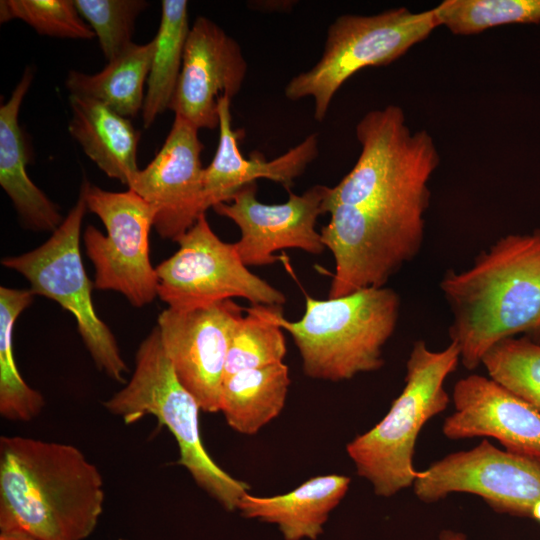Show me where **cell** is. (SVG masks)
I'll use <instances>...</instances> for the list:
<instances>
[{"instance_id": "4316f807", "label": "cell", "mask_w": 540, "mask_h": 540, "mask_svg": "<svg viewBox=\"0 0 540 540\" xmlns=\"http://www.w3.org/2000/svg\"><path fill=\"white\" fill-rule=\"evenodd\" d=\"M435 9L440 25L461 36L505 24L540 22V0H445Z\"/></svg>"}, {"instance_id": "ba28073f", "label": "cell", "mask_w": 540, "mask_h": 540, "mask_svg": "<svg viewBox=\"0 0 540 540\" xmlns=\"http://www.w3.org/2000/svg\"><path fill=\"white\" fill-rule=\"evenodd\" d=\"M88 210L83 193L51 237L39 247L1 260L24 276L34 295L45 296L73 314L78 332L98 370L120 383L128 367L109 327L98 317L80 252L82 221Z\"/></svg>"}, {"instance_id": "d4e9b609", "label": "cell", "mask_w": 540, "mask_h": 540, "mask_svg": "<svg viewBox=\"0 0 540 540\" xmlns=\"http://www.w3.org/2000/svg\"><path fill=\"white\" fill-rule=\"evenodd\" d=\"M280 309L278 305L245 308L229 345L223 379L242 370L283 362L286 340L275 319Z\"/></svg>"}, {"instance_id": "d6a6232c", "label": "cell", "mask_w": 540, "mask_h": 540, "mask_svg": "<svg viewBox=\"0 0 540 540\" xmlns=\"http://www.w3.org/2000/svg\"><path fill=\"white\" fill-rule=\"evenodd\" d=\"M119 540H126V539H119Z\"/></svg>"}, {"instance_id": "5bb4252c", "label": "cell", "mask_w": 540, "mask_h": 540, "mask_svg": "<svg viewBox=\"0 0 540 540\" xmlns=\"http://www.w3.org/2000/svg\"><path fill=\"white\" fill-rule=\"evenodd\" d=\"M198 130L175 115L164 144L154 159L139 170L128 188L155 211L154 225L161 238L177 242L208 209Z\"/></svg>"}, {"instance_id": "30bf717a", "label": "cell", "mask_w": 540, "mask_h": 540, "mask_svg": "<svg viewBox=\"0 0 540 540\" xmlns=\"http://www.w3.org/2000/svg\"><path fill=\"white\" fill-rule=\"evenodd\" d=\"M177 243L179 249L155 268L157 296L168 308L189 311L233 297L252 305L286 303L283 292L249 271L234 243L214 233L206 214Z\"/></svg>"}, {"instance_id": "d6986e66", "label": "cell", "mask_w": 540, "mask_h": 540, "mask_svg": "<svg viewBox=\"0 0 540 540\" xmlns=\"http://www.w3.org/2000/svg\"><path fill=\"white\" fill-rule=\"evenodd\" d=\"M350 482L347 476L330 474L310 478L282 495L258 497L247 492L237 510L245 518L276 524L285 540H316Z\"/></svg>"}, {"instance_id": "4fadbf2b", "label": "cell", "mask_w": 540, "mask_h": 540, "mask_svg": "<svg viewBox=\"0 0 540 540\" xmlns=\"http://www.w3.org/2000/svg\"><path fill=\"white\" fill-rule=\"evenodd\" d=\"M328 189L325 185H314L300 195L288 191L286 202L265 204L257 199L254 182L213 209L239 227L241 237L234 244L243 263L247 267L269 265L278 261L274 255L277 250L295 248L313 255L324 251L321 234L315 226L324 213Z\"/></svg>"}, {"instance_id": "603a6c76", "label": "cell", "mask_w": 540, "mask_h": 540, "mask_svg": "<svg viewBox=\"0 0 540 540\" xmlns=\"http://www.w3.org/2000/svg\"><path fill=\"white\" fill-rule=\"evenodd\" d=\"M189 31L188 2L163 0L142 108L145 128L150 127L157 116L170 107L179 81Z\"/></svg>"}, {"instance_id": "9c48e42d", "label": "cell", "mask_w": 540, "mask_h": 540, "mask_svg": "<svg viewBox=\"0 0 540 540\" xmlns=\"http://www.w3.org/2000/svg\"><path fill=\"white\" fill-rule=\"evenodd\" d=\"M87 208L103 222L107 234L87 226L85 251L95 268L94 287L124 295L135 307L157 296V273L150 261L149 233L155 211L134 191L111 192L88 181L81 187Z\"/></svg>"}, {"instance_id": "83f0119b", "label": "cell", "mask_w": 540, "mask_h": 540, "mask_svg": "<svg viewBox=\"0 0 540 540\" xmlns=\"http://www.w3.org/2000/svg\"><path fill=\"white\" fill-rule=\"evenodd\" d=\"M0 20L20 19L38 34L89 40L96 37L84 22L74 0H5L0 2Z\"/></svg>"}, {"instance_id": "7a4b0ae2", "label": "cell", "mask_w": 540, "mask_h": 540, "mask_svg": "<svg viewBox=\"0 0 540 540\" xmlns=\"http://www.w3.org/2000/svg\"><path fill=\"white\" fill-rule=\"evenodd\" d=\"M103 478L75 446L0 438V532L84 540L103 511Z\"/></svg>"}, {"instance_id": "2e32d148", "label": "cell", "mask_w": 540, "mask_h": 540, "mask_svg": "<svg viewBox=\"0 0 540 540\" xmlns=\"http://www.w3.org/2000/svg\"><path fill=\"white\" fill-rule=\"evenodd\" d=\"M454 411L442 432L450 440L491 437L505 450L540 460V412L491 378L471 374L452 392Z\"/></svg>"}, {"instance_id": "ffe728a7", "label": "cell", "mask_w": 540, "mask_h": 540, "mask_svg": "<svg viewBox=\"0 0 540 540\" xmlns=\"http://www.w3.org/2000/svg\"><path fill=\"white\" fill-rule=\"evenodd\" d=\"M71 136L107 176L129 185L140 170L137 147L140 132L105 104L87 97L69 95Z\"/></svg>"}, {"instance_id": "7402d4cb", "label": "cell", "mask_w": 540, "mask_h": 540, "mask_svg": "<svg viewBox=\"0 0 540 540\" xmlns=\"http://www.w3.org/2000/svg\"><path fill=\"white\" fill-rule=\"evenodd\" d=\"M289 385V369L284 362L239 371L223 379L220 411L235 431L256 434L280 414Z\"/></svg>"}, {"instance_id": "f1b7e54d", "label": "cell", "mask_w": 540, "mask_h": 540, "mask_svg": "<svg viewBox=\"0 0 540 540\" xmlns=\"http://www.w3.org/2000/svg\"><path fill=\"white\" fill-rule=\"evenodd\" d=\"M83 19L92 28L109 61L132 43L135 21L145 10L143 0H74Z\"/></svg>"}, {"instance_id": "8992f818", "label": "cell", "mask_w": 540, "mask_h": 540, "mask_svg": "<svg viewBox=\"0 0 540 540\" xmlns=\"http://www.w3.org/2000/svg\"><path fill=\"white\" fill-rule=\"evenodd\" d=\"M103 404L126 424L135 423L146 415L156 417L178 444L177 463L226 510L237 509L249 486L221 469L202 444L201 408L177 378L163 348L158 326L141 342L130 380Z\"/></svg>"}, {"instance_id": "ac0fdd59", "label": "cell", "mask_w": 540, "mask_h": 540, "mask_svg": "<svg viewBox=\"0 0 540 540\" xmlns=\"http://www.w3.org/2000/svg\"><path fill=\"white\" fill-rule=\"evenodd\" d=\"M32 79V70L26 68L9 99L0 106V185L26 228L54 232L65 218L28 176V148L18 121Z\"/></svg>"}, {"instance_id": "52a82bcc", "label": "cell", "mask_w": 540, "mask_h": 540, "mask_svg": "<svg viewBox=\"0 0 540 540\" xmlns=\"http://www.w3.org/2000/svg\"><path fill=\"white\" fill-rule=\"evenodd\" d=\"M439 26L435 7L420 12L399 7L369 16L343 14L328 27L319 61L292 77L284 94L292 101L311 97L314 118L322 122L339 88L356 72L391 64Z\"/></svg>"}, {"instance_id": "cb8c5ba5", "label": "cell", "mask_w": 540, "mask_h": 540, "mask_svg": "<svg viewBox=\"0 0 540 540\" xmlns=\"http://www.w3.org/2000/svg\"><path fill=\"white\" fill-rule=\"evenodd\" d=\"M33 296L30 289L0 287V414L12 421H31L45 406L42 394L22 378L13 350L15 321Z\"/></svg>"}, {"instance_id": "1f68e13d", "label": "cell", "mask_w": 540, "mask_h": 540, "mask_svg": "<svg viewBox=\"0 0 540 540\" xmlns=\"http://www.w3.org/2000/svg\"><path fill=\"white\" fill-rule=\"evenodd\" d=\"M531 518L540 521V501L533 507Z\"/></svg>"}, {"instance_id": "7c38bea8", "label": "cell", "mask_w": 540, "mask_h": 540, "mask_svg": "<svg viewBox=\"0 0 540 540\" xmlns=\"http://www.w3.org/2000/svg\"><path fill=\"white\" fill-rule=\"evenodd\" d=\"M243 312L228 299L189 311L167 308L158 316L162 345L176 376L205 412L220 411L227 353Z\"/></svg>"}, {"instance_id": "277c9868", "label": "cell", "mask_w": 540, "mask_h": 540, "mask_svg": "<svg viewBox=\"0 0 540 540\" xmlns=\"http://www.w3.org/2000/svg\"><path fill=\"white\" fill-rule=\"evenodd\" d=\"M400 305L392 288L369 287L325 300L306 295L300 320H287L282 309L275 319L292 336L305 375L338 382L384 365L383 348L397 327Z\"/></svg>"}, {"instance_id": "3957f363", "label": "cell", "mask_w": 540, "mask_h": 540, "mask_svg": "<svg viewBox=\"0 0 540 540\" xmlns=\"http://www.w3.org/2000/svg\"><path fill=\"white\" fill-rule=\"evenodd\" d=\"M439 286L452 314L450 340L474 370L499 341L540 334V230L501 237L469 268L447 270Z\"/></svg>"}, {"instance_id": "4dcf8cb0", "label": "cell", "mask_w": 540, "mask_h": 540, "mask_svg": "<svg viewBox=\"0 0 540 540\" xmlns=\"http://www.w3.org/2000/svg\"><path fill=\"white\" fill-rule=\"evenodd\" d=\"M439 540H466V536L459 532L443 530L439 535Z\"/></svg>"}, {"instance_id": "f546056e", "label": "cell", "mask_w": 540, "mask_h": 540, "mask_svg": "<svg viewBox=\"0 0 540 540\" xmlns=\"http://www.w3.org/2000/svg\"><path fill=\"white\" fill-rule=\"evenodd\" d=\"M0 540H38L22 533L0 532Z\"/></svg>"}, {"instance_id": "9a60e30c", "label": "cell", "mask_w": 540, "mask_h": 540, "mask_svg": "<svg viewBox=\"0 0 540 540\" xmlns=\"http://www.w3.org/2000/svg\"><path fill=\"white\" fill-rule=\"evenodd\" d=\"M247 61L238 42L200 16L190 27L179 81L169 109L197 129L219 126V102L239 93Z\"/></svg>"}, {"instance_id": "8fae6325", "label": "cell", "mask_w": 540, "mask_h": 540, "mask_svg": "<svg viewBox=\"0 0 540 540\" xmlns=\"http://www.w3.org/2000/svg\"><path fill=\"white\" fill-rule=\"evenodd\" d=\"M412 487L426 503L464 492L480 496L496 512L531 517L540 501V460L498 449L484 439L418 471Z\"/></svg>"}, {"instance_id": "484cf974", "label": "cell", "mask_w": 540, "mask_h": 540, "mask_svg": "<svg viewBox=\"0 0 540 540\" xmlns=\"http://www.w3.org/2000/svg\"><path fill=\"white\" fill-rule=\"evenodd\" d=\"M481 364L489 378L540 412V342L503 339L487 351Z\"/></svg>"}, {"instance_id": "5b68a950", "label": "cell", "mask_w": 540, "mask_h": 540, "mask_svg": "<svg viewBox=\"0 0 540 540\" xmlns=\"http://www.w3.org/2000/svg\"><path fill=\"white\" fill-rule=\"evenodd\" d=\"M459 361L460 350L454 342L433 351L424 340L415 341L400 395L378 424L347 444L357 474L371 483L376 495L391 497L413 486L418 475L413 466L418 435L447 408L450 397L444 382Z\"/></svg>"}, {"instance_id": "44dd1931", "label": "cell", "mask_w": 540, "mask_h": 540, "mask_svg": "<svg viewBox=\"0 0 540 540\" xmlns=\"http://www.w3.org/2000/svg\"><path fill=\"white\" fill-rule=\"evenodd\" d=\"M154 51V39L132 42L98 73L69 71L65 85L72 95L97 100L125 118L135 117L142 112Z\"/></svg>"}, {"instance_id": "e0dca14e", "label": "cell", "mask_w": 540, "mask_h": 540, "mask_svg": "<svg viewBox=\"0 0 540 540\" xmlns=\"http://www.w3.org/2000/svg\"><path fill=\"white\" fill-rule=\"evenodd\" d=\"M229 98L219 102V141L210 164L204 168L203 185L207 207L228 202L242 187L260 178L281 184L290 191L294 180L313 162L319 153L317 133L270 161L260 153L248 159L239 149L241 131L232 129Z\"/></svg>"}, {"instance_id": "6da1fadb", "label": "cell", "mask_w": 540, "mask_h": 540, "mask_svg": "<svg viewBox=\"0 0 540 540\" xmlns=\"http://www.w3.org/2000/svg\"><path fill=\"white\" fill-rule=\"evenodd\" d=\"M355 133L361 153L350 172L329 187L323 210L342 205L347 230L361 251L385 267H403L423 245L428 182L440 155L427 131L411 132L396 105L366 113Z\"/></svg>"}]
</instances>
